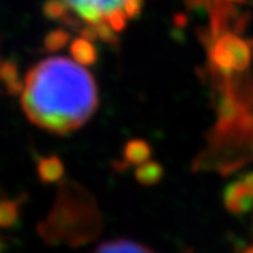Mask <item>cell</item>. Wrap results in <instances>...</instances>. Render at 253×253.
<instances>
[{
	"instance_id": "15",
	"label": "cell",
	"mask_w": 253,
	"mask_h": 253,
	"mask_svg": "<svg viewBox=\"0 0 253 253\" xmlns=\"http://www.w3.org/2000/svg\"><path fill=\"white\" fill-rule=\"evenodd\" d=\"M126 20H128V19H126V15L124 14V11L119 9V11H115V12H112L110 15H108L105 19V23L112 28L113 32H119V31H122L125 28Z\"/></svg>"
},
{
	"instance_id": "6",
	"label": "cell",
	"mask_w": 253,
	"mask_h": 253,
	"mask_svg": "<svg viewBox=\"0 0 253 253\" xmlns=\"http://www.w3.org/2000/svg\"><path fill=\"white\" fill-rule=\"evenodd\" d=\"M70 55L81 66H90L95 64L98 60V50L93 46L92 42L85 39H77L70 44Z\"/></svg>"
},
{
	"instance_id": "3",
	"label": "cell",
	"mask_w": 253,
	"mask_h": 253,
	"mask_svg": "<svg viewBox=\"0 0 253 253\" xmlns=\"http://www.w3.org/2000/svg\"><path fill=\"white\" fill-rule=\"evenodd\" d=\"M77 14L85 20L88 25H95L105 22V19L112 12L122 9L125 0H63Z\"/></svg>"
},
{
	"instance_id": "1",
	"label": "cell",
	"mask_w": 253,
	"mask_h": 253,
	"mask_svg": "<svg viewBox=\"0 0 253 253\" xmlns=\"http://www.w3.org/2000/svg\"><path fill=\"white\" fill-rule=\"evenodd\" d=\"M98 105L96 84L78 63L50 57L34 66L22 88L26 116L44 130L66 134L85 124Z\"/></svg>"
},
{
	"instance_id": "4",
	"label": "cell",
	"mask_w": 253,
	"mask_h": 253,
	"mask_svg": "<svg viewBox=\"0 0 253 253\" xmlns=\"http://www.w3.org/2000/svg\"><path fill=\"white\" fill-rule=\"evenodd\" d=\"M224 203L230 212L243 213L253 206V172H247L224 189Z\"/></svg>"
},
{
	"instance_id": "17",
	"label": "cell",
	"mask_w": 253,
	"mask_h": 253,
	"mask_svg": "<svg viewBox=\"0 0 253 253\" xmlns=\"http://www.w3.org/2000/svg\"><path fill=\"white\" fill-rule=\"evenodd\" d=\"M221 2H227V3H237V2H243V0H221Z\"/></svg>"
},
{
	"instance_id": "8",
	"label": "cell",
	"mask_w": 253,
	"mask_h": 253,
	"mask_svg": "<svg viewBox=\"0 0 253 253\" xmlns=\"http://www.w3.org/2000/svg\"><path fill=\"white\" fill-rule=\"evenodd\" d=\"M125 160L134 165H140L143 162H147L151 156V147L150 143L142 140V139H133L126 142L125 150H124Z\"/></svg>"
},
{
	"instance_id": "5",
	"label": "cell",
	"mask_w": 253,
	"mask_h": 253,
	"mask_svg": "<svg viewBox=\"0 0 253 253\" xmlns=\"http://www.w3.org/2000/svg\"><path fill=\"white\" fill-rule=\"evenodd\" d=\"M37 171H39V177H40L42 182L57 183L58 180H61V177L64 175V165L60 160V157L49 156V157L40 159Z\"/></svg>"
},
{
	"instance_id": "11",
	"label": "cell",
	"mask_w": 253,
	"mask_h": 253,
	"mask_svg": "<svg viewBox=\"0 0 253 253\" xmlns=\"http://www.w3.org/2000/svg\"><path fill=\"white\" fill-rule=\"evenodd\" d=\"M70 40V35L67 31L64 29H55V31H50L46 37H44V47L47 50H60L63 47L67 46Z\"/></svg>"
},
{
	"instance_id": "7",
	"label": "cell",
	"mask_w": 253,
	"mask_h": 253,
	"mask_svg": "<svg viewBox=\"0 0 253 253\" xmlns=\"http://www.w3.org/2000/svg\"><path fill=\"white\" fill-rule=\"evenodd\" d=\"M134 175L140 185L151 186V185H156L159 180L164 177V167L154 160H147L136 168Z\"/></svg>"
},
{
	"instance_id": "12",
	"label": "cell",
	"mask_w": 253,
	"mask_h": 253,
	"mask_svg": "<svg viewBox=\"0 0 253 253\" xmlns=\"http://www.w3.org/2000/svg\"><path fill=\"white\" fill-rule=\"evenodd\" d=\"M44 15L50 20H63L67 15V5L63 2V0H47L43 6Z\"/></svg>"
},
{
	"instance_id": "14",
	"label": "cell",
	"mask_w": 253,
	"mask_h": 253,
	"mask_svg": "<svg viewBox=\"0 0 253 253\" xmlns=\"http://www.w3.org/2000/svg\"><path fill=\"white\" fill-rule=\"evenodd\" d=\"M95 32V37L96 39H101L107 43H116V32L112 31V28L108 26L105 22H99V23H95V25H90Z\"/></svg>"
},
{
	"instance_id": "16",
	"label": "cell",
	"mask_w": 253,
	"mask_h": 253,
	"mask_svg": "<svg viewBox=\"0 0 253 253\" xmlns=\"http://www.w3.org/2000/svg\"><path fill=\"white\" fill-rule=\"evenodd\" d=\"M122 11L126 15V19H134L142 11V0H125Z\"/></svg>"
},
{
	"instance_id": "10",
	"label": "cell",
	"mask_w": 253,
	"mask_h": 253,
	"mask_svg": "<svg viewBox=\"0 0 253 253\" xmlns=\"http://www.w3.org/2000/svg\"><path fill=\"white\" fill-rule=\"evenodd\" d=\"M0 80H2L9 90V93L15 95L22 92V81L19 77V69L11 61L0 63Z\"/></svg>"
},
{
	"instance_id": "13",
	"label": "cell",
	"mask_w": 253,
	"mask_h": 253,
	"mask_svg": "<svg viewBox=\"0 0 253 253\" xmlns=\"http://www.w3.org/2000/svg\"><path fill=\"white\" fill-rule=\"evenodd\" d=\"M19 215V206L15 202L6 200L0 203V224L2 226H11Z\"/></svg>"
},
{
	"instance_id": "9",
	"label": "cell",
	"mask_w": 253,
	"mask_h": 253,
	"mask_svg": "<svg viewBox=\"0 0 253 253\" xmlns=\"http://www.w3.org/2000/svg\"><path fill=\"white\" fill-rule=\"evenodd\" d=\"M95 253H154L145 246H140L134 241L128 240H116L101 244Z\"/></svg>"
},
{
	"instance_id": "2",
	"label": "cell",
	"mask_w": 253,
	"mask_h": 253,
	"mask_svg": "<svg viewBox=\"0 0 253 253\" xmlns=\"http://www.w3.org/2000/svg\"><path fill=\"white\" fill-rule=\"evenodd\" d=\"M211 61L224 75L243 72L252 61L250 44L235 34H223L213 40L211 47Z\"/></svg>"
}]
</instances>
